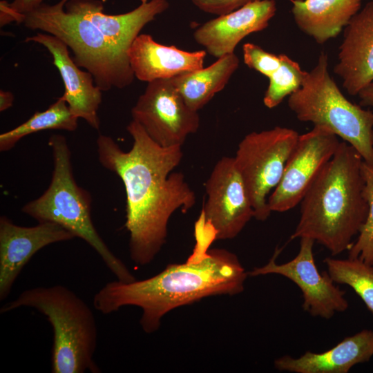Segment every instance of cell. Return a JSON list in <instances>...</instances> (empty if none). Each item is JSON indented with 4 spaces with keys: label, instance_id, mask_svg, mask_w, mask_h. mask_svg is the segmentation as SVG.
<instances>
[{
    "label": "cell",
    "instance_id": "cell-1",
    "mask_svg": "<svg viewBox=\"0 0 373 373\" xmlns=\"http://www.w3.org/2000/svg\"><path fill=\"white\" fill-rule=\"evenodd\" d=\"M126 129L133 140L130 151H124L110 136L99 135L97 151L100 164L124 184L129 255L134 263L145 266L166 242L173 213L191 209L195 194L183 173L172 172L182 159V146H160L133 119Z\"/></svg>",
    "mask_w": 373,
    "mask_h": 373
},
{
    "label": "cell",
    "instance_id": "cell-2",
    "mask_svg": "<svg viewBox=\"0 0 373 373\" xmlns=\"http://www.w3.org/2000/svg\"><path fill=\"white\" fill-rule=\"evenodd\" d=\"M196 240L186 262L171 264L159 274L141 280L107 283L93 297L98 312L108 314L126 306L142 309L144 332H156L171 310L216 295H236L244 290L248 276L237 256L224 249H210Z\"/></svg>",
    "mask_w": 373,
    "mask_h": 373
},
{
    "label": "cell",
    "instance_id": "cell-3",
    "mask_svg": "<svg viewBox=\"0 0 373 373\" xmlns=\"http://www.w3.org/2000/svg\"><path fill=\"white\" fill-rule=\"evenodd\" d=\"M358 152L341 142L300 202V216L291 239L308 238L333 255L349 250L367 214Z\"/></svg>",
    "mask_w": 373,
    "mask_h": 373
},
{
    "label": "cell",
    "instance_id": "cell-4",
    "mask_svg": "<svg viewBox=\"0 0 373 373\" xmlns=\"http://www.w3.org/2000/svg\"><path fill=\"white\" fill-rule=\"evenodd\" d=\"M30 307L45 316L53 330L52 373H99L93 360L97 327L93 311L65 286L37 287L22 291L0 308L1 314Z\"/></svg>",
    "mask_w": 373,
    "mask_h": 373
},
{
    "label": "cell",
    "instance_id": "cell-5",
    "mask_svg": "<svg viewBox=\"0 0 373 373\" xmlns=\"http://www.w3.org/2000/svg\"><path fill=\"white\" fill-rule=\"evenodd\" d=\"M19 23L52 35L72 50L76 64L88 71L102 91L124 88L135 76L128 56L119 51L104 32L70 0L43 3L23 15Z\"/></svg>",
    "mask_w": 373,
    "mask_h": 373
},
{
    "label": "cell",
    "instance_id": "cell-6",
    "mask_svg": "<svg viewBox=\"0 0 373 373\" xmlns=\"http://www.w3.org/2000/svg\"><path fill=\"white\" fill-rule=\"evenodd\" d=\"M53 170L50 183L44 193L26 204L21 211L38 222L61 225L87 242L99 254L117 280H135L126 265L108 248L95 229L91 218L92 197L79 186L73 175L71 153L66 137L53 134L48 140Z\"/></svg>",
    "mask_w": 373,
    "mask_h": 373
},
{
    "label": "cell",
    "instance_id": "cell-7",
    "mask_svg": "<svg viewBox=\"0 0 373 373\" xmlns=\"http://www.w3.org/2000/svg\"><path fill=\"white\" fill-rule=\"evenodd\" d=\"M288 106L298 120L327 128L373 166V111L343 95L329 74L326 53L322 52L315 67L305 73L301 86L289 96Z\"/></svg>",
    "mask_w": 373,
    "mask_h": 373
},
{
    "label": "cell",
    "instance_id": "cell-8",
    "mask_svg": "<svg viewBox=\"0 0 373 373\" xmlns=\"http://www.w3.org/2000/svg\"><path fill=\"white\" fill-rule=\"evenodd\" d=\"M298 137L294 129L276 126L251 132L238 144L233 157L235 164L258 220H266L271 213L267 195L280 181Z\"/></svg>",
    "mask_w": 373,
    "mask_h": 373
},
{
    "label": "cell",
    "instance_id": "cell-9",
    "mask_svg": "<svg viewBox=\"0 0 373 373\" xmlns=\"http://www.w3.org/2000/svg\"><path fill=\"white\" fill-rule=\"evenodd\" d=\"M207 200L195 233L212 242L236 237L254 211L234 158L223 157L215 164L205 184Z\"/></svg>",
    "mask_w": 373,
    "mask_h": 373
},
{
    "label": "cell",
    "instance_id": "cell-10",
    "mask_svg": "<svg viewBox=\"0 0 373 373\" xmlns=\"http://www.w3.org/2000/svg\"><path fill=\"white\" fill-rule=\"evenodd\" d=\"M131 115L162 147L182 146L200 126L198 111L188 106L171 79L149 82L133 106Z\"/></svg>",
    "mask_w": 373,
    "mask_h": 373
},
{
    "label": "cell",
    "instance_id": "cell-11",
    "mask_svg": "<svg viewBox=\"0 0 373 373\" xmlns=\"http://www.w3.org/2000/svg\"><path fill=\"white\" fill-rule=\"evenodd\" d=\"M314 242L311 238H300L298 254L283 264L276 262L281 251L276 248L267 264L249 271L248 276L278 274L289 279L301 290L303 309L313 316L329 319L335 313L345 311L349 304L345 291L334 285L327 271L319 272L313 253Z\"/></svg>",
    "mask_w": 373,
    "mask_h": 373
},
{
    "label": "cell",
    "instance_id": "cell-12",
    "mask_svg": "<svg viewBox=\"0 0 373 373\" xmlns=\"http://www.w3.org/2000/svg\"><path fill=\"white\" fill-rule=\"evenodd\" d=\"M327 128L314 126L299 135L280 181L267 199L270 211L285 212L300 203L313 180L333 157L340 144Z\"/></svg>",
    "mask_w": 373,
    "mask_h": 373
},
{
    "label": "cell",
    "instance_id": "cell-13",
    "mask_svg": "<svg viewBox=\"0 0 373 373\" xmlns=\"http://www.w3.org/2000/svg\"><path fill=\"white\" fill-rule=\"evenodd\" d=\"M76 238L68 229L51 222L23 227L6 216L0 218V300H5L23 268L44 247Z\"/></svg>",
    "mask_w": 373,
    "mask_h": 373
},
{
    "label": "cell",
    "instance_id": "cell-14",
    "mask_svg": "<svg viewBox=\"0 0 373 373\" xmlns=\"http://www.w3.org/2000/svg\"><path fill=\"white\" fill-rule=\"evenodd\" d=\"M26 42H34L45 47L52 57L53 64L59 70L64 84L61 97L71 113L84 119L90 126L99 130L98 110L102 103L101 89L93 76L80 69L70 56L68 46L55 36L43 32L27 37Z\"/></svg>",
    "mask_w": 373,
    "mask_h": 373
},
{
    "label": "cell",
    "instance_id": "cell-15",
    "mask_svg": "<svg viewBox=\"0 0 373 373\" xmlns=\"http://www.w3.org/2000/svg\"><path fill=\"white\" fill-rule=\"evenodd\" d=\"M276 12L275 0H257L200 26L195 41L217 58L234 53L239 42L251 33L265 29Z\"/></svg>",
    "mask_w": 373,
    "mask_h": 373
},
{
    "label": "cell",
    "instance_id": "cell-16",
    "mask_svg": "<svg viewBox=\"0 0 373 373\" xmlns=\"http://www.w3.org/2000/svg\"><path fill=\"white\" fill-rule=\"evenodd\" d=\"M334 72L351 95L373 81V1L367 2L344 29Z\"/></svg>",
    "mask_w": 373,
    "mask_h": 373
},
{
    "label": "cell",
    "instance_id": "cell-17",
    "mask_svg": "<svg viewBox=\"0 0 373 373\" xmlns=\"http://www.w3.org/2000/svg\"><path fill=\"white\" fill-rule=\"evenodd\" d=\"M128 55L135 77L149 83L202 68L207 51H185L159 44L150 35L140 34Z\"/></svg>",
    "mask_w": 373,
    "mask_h": 373
},
{
    "label": "cell",
    "instance_id": "cell-18",
    "mask_svg": "<svg viewBox=\"0 0 373 373\" xmlns=\"http://www.w3.org/2000/svg\"><path fill=\"white\" fill-rule=\"evenodd\" d=\"M372 356L373 329H363L323 352L308 351L298 358L281 356L274 361V366L279 371L295 373H347Z\"/></svg>",
    "mask_w": 373,
    "mask_h": 373
},
{
    "label": "cell",
    "instance_id": "cell-19",
    "mask_svg": "<svg viewBox=\"0 0 373 373\" xmlns=\"http://www.w3.org/2000/svg\"><path fill=\"white\" fill-rule=\"evenodd\" d=\"M297 26L320 44L337 37L361 10L362 0H290Z\"/></svg>",
    "mask_w": 373,
    "mask_h": 373
},
{
    "label": "cell",
    "instance_id": "cell-20",
    "mask_svg": "<svg viewBox=\"0 0 373 373\" xmlns=\"http://www.w3.org/2000/svg\"><path fill=\"white\" fill-rule=\"evenodd\" d=\"M239 62L235 53L228 54L207 68L181 74L171 80L188 106L198 111L226 86Z\"/></svg>",
    "mask_w": 373,
    "mask_h": 373
},
{
    "label": "cell",
    "instance_id": "cell-21",
    "mask_svg": "<svg viewBox=\"0 0 373 373\" xmlns=\"http://www.w3.org/2000/svg\"><path fill=\"white\" fill-rule=\"evenodd\" d=\"M78 117L70 111L66 102L59 97L47 109L35 112L25 122L0 135V151L12 149L23 137L46 130L73 132L78 126Z\"/></svg>",
    "mask_w": 373,
    "mask_h": 373
},
{
    "label": "cell",
    "instance_id": "cell-22",
    "mask_svg": "<svg viewBox=\"0 0 373 373\" xmlns=\"http://www.w3.org/2000/svg\"><path fill=\"white\" fill-rule=\"evenodd\" d=\"M323 262L332 280L350 286L373 314V267L358 258L349 257H327Z\"/></svg>",
    "mask_w": 373,
    "mask_h": 373
},
{
    "label": "cell",
    "instance_id": "cell-23",
    "mask_svg": "<svg viewBox=\"0 0 373 373\" xmlns=\"http://www.w3.org/2000/svg\"><path fill=\"white\" fill-rule=\"evenodd\" d=\"M306 71L296 61L285 54H280L266 77L269 85L263 97L264 104L269 108L278 106L287 96L298 90Z\"/></svg>",
    "mask_w": 373,
    "mask_h": 373
},
{
    "label": "cell",
    "instance_id": "cell-24",
    "mask_svg": "<svg viewBox=\"0 0 373 373\" xmlns=\"http://www.w3.org/2000/svg\"><path fill=\"white\" fill-rule=\"evenodd\" d=\"M363 196L368 204V214L358 238L349 249V258H358L373 267V166L363 161Z\"/></svg>",
    "mask_w": 373,
    "mask_h": 373
},
{
    "label": "cell",
    "instance_id": "cell-25",
    "mask_svg": "<svg viewBox=\"0 0 373 373\" xmlns=\"http://www.w3.org/2000/svg\"><path fill=\"white\" fill-rule=\"evenodd\" d=\"M202 11L218 16L229 13L257 0H190Z\"/></svg>",
    "mask_w": 373,
    "mask_h": 373
},
{
    "label": "cell",
    "instance_id": "cell-26",
    "mask_svg": "<svg viewBox=\"0 0 373 373\" xmlns=\"http://www.w3.org/2000/svg\"><path fill=\"white\" fill-rule=\"evenodd\" d=\"M44 0H13L8 6L15 14V21L19 23L21 17L37 8Z\"/></svg>",
    "mask_w": 373,
    "mask_h": 373
},
{
    "label": "cell",
    "instance_id": "cell-27",
    "mask_svg": "<svg viewBox=\"0 0 373 373\" xmlns=\"http://www.w3.org/2000/svg\"><path fill=\"white\" fill-rule=\"evenodd\" d=\"M357 95L360 98L359 104L361 106L373 108V81L363 88Z\"/></svg>",
    "mask_w": 373,
    "mask_h": 373
},
{
    "label": "cell",
    "instance_id": "cell-28",
    "mask_svg": "<svg viewBox=\"0 0 373 373\" xmlns=\"http://www.w3.org/2000/svg\"><path fill=\"white\" fill-rule=\"evenodd\" d=\"M14 102V95L10 91L0 90V111L10 108Z\"/></svg>",
    "mask_w": 373,
    "mask_h": 373
},
{
    "label": "cell",
    "instance_id": "cell-29",
    "mask_svg": "<svg viewBox=\"0 0 373 373\" xmlns=\"http://www.w3.org/2000/svg\"><path fill=\"white\" fill-rule=\"evenodd\" d=\"M149 0H140V1H148Z\"/></svg>",
    "mask_w": 373,
    "mask_h": 373
}]
</instances>
